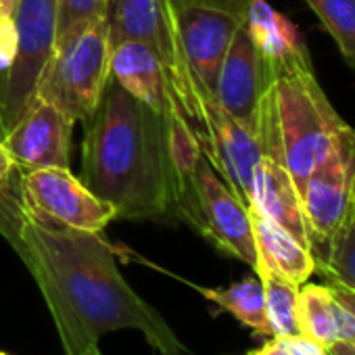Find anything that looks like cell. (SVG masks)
Masks as SVG:
<instances>
[{
  "mask_svg": "<svg viewBox=\"0 0 355 355\" xmlns=\"http://www.w3.org/2000/svg\"><path fill=\"white\" fill-rule=\"evenodd\" d=\"M0 234L36 280L65 355H84L115 330L140 332L159 355H189L163 315L128 284L101 234L42 220L19 197H0Z\"/></svg>",
  "mask_w": 355,
  "mask_h": 355,
  "instance_id": "1",
  "label": "cell"
},
{
  "mask_svg": "<svg viewBox=\"0 0 355 355\" xmlns=\"http://www.w3.org/2000/svg\"><path fill=\"white\" fill-rule=\"evenodd\" d=\"M82 182L123 220L175 216L178 171L167 115H161L109 78L88 119L82 144Z\"/></svg>",
  "mask_w": 355,
  "mask_h": 355,
  "instance_id": "2",
  "label": "cell"
},
{
  "mask_svg": "<svg viewBox=\"0 0 355 355\" xmlns=\"http://www.w3.org/2000/svg\"><path fill=\"white\" fill-rule=\"evenodd\" d=\"M347 128L315 80L313 67L274 73L263 98L257 140L261 153L280 161L301 195L307 178Z\"/></svg>",
  "mask_w": 355,
  "mask_h": 355,
  "instance_id": "3",
  "label": "cell"
},
{
  "mask_svg": "<svg viewBox=\"0 0 355 355\" xmlns=\"http://www.w3.org/2000/svg\"><path fill=\"white\" fill-rule=\"evenodd\" d=\"M109 59L107 17L101 13L55 38L36 84V96L53 103L71 123L88 121L111 78Z\"/></svg>",
  "mask_w": 355,
  "mask_h": 355,
  "instance_id": "4",
  "label": "cell"
},
{
  "mask_svg": "<svg viewBox=\"0 0 355 355\" xmlns=\"http://www.w3.org/2000/svg\"><path fill=\"white\" fill-rule=\"evenodd\" d=\"M175 216L189 222L222 253L257 270L249 207L222 180L203 148L195 161L178 171Z\"/></svg>",
  "mask_w": 355,
  "mask_h": 355,
  "instance_id": "5",
  "label": "cell"
},
{
  "mask_svg": "<svg viewBox=\"0 0 355 355\" xmlns=\"http://www.w3.org/2000/svg\"><path fill=\"white\" fill-rule=\"evenodd\" d=\"M105 17L111 46L121 40H138L157 53L178 105L195 128L205 88L187 61L167 0H107Z\"/></svg>",
  "mask_w": 355,
  "mask_h": 355,
  "instance_id": "6",
  "label": "cell"
},
{
  "mask_svg": "<svg viewBox=\"0 0 355 355\" xmlns=\"http://www.w3.org/2000/svg\"><path fill=\"white\" fill-rule=\"evenodd\" d=\"M197 82L214 94L226 51L245 26L251 0H167Z\"/></svg>",
  "mask_w": 355,
  "mask_h": 355,
  "instance_id": "7",
  "label": "cell"
},
{
  "mask_svg": "<svg viewBox=\"0 0 355 355\" xmlns=\"http://www.w3.org/2000/svg\"><path fill=\"white\" fill-rule=\"evenodd\" d=\"M15 53L0 88V115L11 128L36 96L40 71L53 53L59 0H19L13 13Z\"/></svg>",
  "mask_w": 355,
  "mask_h": 355,
  "instance_id": "8",
  "label": "cell"
},
{
  "mask_svg": "<svg viewBox=\"0 0 355 355\" xmlns=\"http://www.w3.org/2000/svg\"><path fill=\"white\" fill-rule=\"evenodd\" d=\"M301 203L315 255L355 216V130L351 125L307 178Z\"/></svg>",
  "mask_w": 355,
  "mask_h": 355,
  "instance_id": "9",
  "label": "cell"
},
{
  "mask_svg": "<svg viewBox=\"0 0 355 355\" xmlns=\"http://www.w3.org/2000/svg\"><path fill=\"white\" fill-rule=\"evenodd\" d=\"M19 201L42 220L94 234H101L117 218L111 203L98 199L65 167L24 171Z\"/></svg>",
  "mask_w": 355,
  "mask_h": 355,
  "instance_id": "10",
  "label": "cell"
},
{
  "mask_svg": "<svg viewBox=\"0 0 355 355\" xmlns=\"http://www.w3.org/2000/svg\"><path fill=\"white\" fill-rule=\"evenodd\" d=\"M195 132L205 157L222 175V180L249 207L253 173L263 157L255 134L226 113L207 90L199 101Z\"/></svg>",
  "mask_w": 355,
  "mask_h": 355,
  "instance_id": "11",
  "label": "cell"
},
{
  "mask_svg": "<svg viewBox=\"0 0 355 355\" xmlns=\"http://www.w3.org/2000/svg\"><path fill=\"white\" fill-rule=\"evenodd\" d=\"M274 82V71L263 59L247 28L232 38L220 65L214 98L249 132H257L263 98ZM257 138V136H255Z\"/></svg>",
  "mask_w": 355,
  "mask_h": 355,
  "instance_id": "12",
  "label": "cell"
},
{
  "mask_svg": "<svg viewBox=\"0 0 355 355\" xmlns=\"http://www.w3.org/2000/svg\"><path fill=\"white\" fill-rule=\"evenodd\" d=\"M71 128L73 123L53 103L34 96L21 117L9 128L3 144L15 167L26 171L42 167L69 169Z\"/></svg>",
  "mask_w": 355,
  "mask_h": 355,
  "instance_id": "13",
  "label": "cell"
},
{
  "mask_svg": "<svg viewBox=\"0 0 355 355\" xmlns=\"http://www.w3.org/2000/svg\"><path fill=\"white\" fill-rule=\"evenodd\" d=\"M111 78L134 98L161 115L182 111L178 105L167 73L157 53L138 40H121L111 46Z\"/></svg>",
  "mask_w": 355,
  "mask_h": 355,
  "instance_id": "14",
  "label": "cell"
},
{
  "mask_svg": "<svg viewBox=\"0 0 355 355\" xmlns=\"http://www.w3.org/2000/svg\"><path fill=\"white\" fill-rule=\"evenodd\" d=\"M249 207H253L268 220L282 226L303 247L311 251V236L303 214L301 195L293 182L291 173L280 161L266 155L261 157L253 173Z\"/></svg>",
  "mask_w": 355,
  "mask_h": 355,
  "instance_id": "15",
  "label": "cell"
},
{
  "mask_svg": "<svg viewBox=\"0 0 355 355\" xmlns=\"http://www.w3.org/2000/svg\"><path fill=\"white\" fill-rule=\"evenodd\" d=\"M245 28L274 73L311 65L299 28L278 13L268 0H251Z\"/></svg>",
  "mask_w": 355,
  "mask_h": 355,
  "instance_id": "16",
  "label": "cell"
},
{
  "mask_svg": "<svg viewBox=\"0 0 355 355\" xmlns=\"http://www.w3.org/2000/svg\"><path fill=\"white\" fill-rule=\"evenodd\" d=\"M249 218L257 247V270L268 268L297 286L305 284L307 278L315 272L313 253L303 247L291 232L253 207H249Z\"/></svg>",
  "mask_w": 355,
  "mask_h": 355,
  "instance_id": "17",
  "label": "cell"
},
{
  "mask_svg": "<svg viewBox=\"0 0 355 355\" xmlns=\"http://www.w3.org/2000/svg\"><path fill=\"white\" fill-rule=\"evenodd\" d=\"M197 291L207 301H211L214 305L236 318L243 326L253 330V334L272 338V328L266 313V293L257 274L241 282H234L230 286H222V288L197 286Z\"/></svg>",
  "mask_w": 355,
  "mask_h": 355,
  "instance_id": "18",
  "label": "cell"
},
{
  "mask_svg": "<svg viewBox=\"0 0 355 355\" xmlns=\"http://www.w3.org/2000/svg\"><path fill=\"white\" fill-rule=\"evenodd\" d=\"M340 303L328 284H301L299 288V324L305 336L322 343L326 349L338 343L336 313Z\"/></svg>",
  "mask_w": 355,
  "mask_h": 355,
  "instance_id": "19",
  "label": "cell"
},
{
  "mask_svg": "<svg viewBox=\"0 0 355 355\" xmlns=\"http://www.w3.org/2000/svg\"><path fill=\"white\" fill-rule=\"evenodd\" d=\"M266 293V313L272 328V338L303 334L299 324V288L286 278L278 276L268 268L255 272Z\"/></svg>",
  "mask_w": 355,
  "mask_h": 355,
  "instance_id": "20",
  "label": "cell"
},
{
  "mask_svg": "<svg viewBox=\"0 0 355 355\" xmlns=\"http://www.w3.org/2000/svg\"><path fill=\"white\" fill-rule=\"evenodd\" d=\"M313 257L315 270H320L328 282H336L355 291V216Z\"/></svg>",
  "mask_w": 355,
  "mask_h": 355,
  "instance_id": "21",
  "label": "cell"
},
{
  "mask_svg": "<svg viewBox=\"0 0 355 355\" xmlns=\"http://www.w3.org/2000/svg\"><path fill=\"white\" fill-rule=\"evenodd\" d=\"M334 38L340 55L355 67V0H305Z\"/></svg>",
  "mask_w": 355,
  "mask_h": 355,
  "instance_id": "22",
  "label": "cell"
},
{
  "mask_svg": "<svg viewBox=\"0 0 355 355\" xmlns=\"http://www.w3.org/2000/svg\"><path fill=\"white\" fill-rule=\"evenodd\" d=\"M107 0H59V21L57 36L65 34L73 26L105 13Z\"/></svg>",
  "mask_w": 355,
  "mask_h": 355,
  "instance_id": "23",
  "label": "cell"
},
{
  "mask_svg": "<svg viewBox=\"0 0 355 355\" xmlns=\"http://www.w3.org/2000/svg\"><path fill=\"white\" fill-rule=\"evenodd\" d=\"M291 355H330L328 349L313 340L311 336L305 334H295V336H278L276 338Z\"/></svg>",
  "mask_w": 355,
  "mask_h": 355,
  "instance_id": "24",
  "label": "cell"
},
{
  "mask_svg": "<svg viewBox=\"0 0 355 355\" xmlns=\"http://www.w3.org/2000/svg\"><path fill=\"white\" fill-rule=\"evenodd\" d=\"M328 286H330L334 299H336L345 309H349V311L355 315V291H351V288H347V286H343V284H336V282H328Z\"/></svg>",
  "mask_w": 355,
  "mask_h": 355,
  "instance_id": "25",
  "label": "cell"
},
{
  "mask_svg": "<svg viewBox=\"0 0 355 355\" xmlns=\"http://www.w3.org/2000/svg\"><path fill=\"white\" fill-rule=\"evenodd\" d=\"M13 169H15V163L9 155V150L5 148V144L0 142V189H3L13 175Z\"/></svg>",
  "mask_w": 355,
  "mask_h": 355,
  "instance_id": "26",
  "label": "cell"
},
{
  "mask_svg": "<svg viewBox=\"0 0 355 355\" xmlns=\"http://www.w3.org/2000/svg\"><path fill=\"white\" fill-rule=\"evenodd\" d=\"M245 355H291L276 338H270V340H266L261 347H257V349H251V351H247Z\"/></svg>",
  "mask_w": 355,
  "mask_h": 355,
  "instance_id": "27",
  "label": "cell"
},
{
  "mask_svg": "<svg viewBox=\"0 0 355 355\" xmlns=\"http://www.w3.org/2000/svg\"><path fill=\"white\" fill-rule=\"evenodd\" d=\"M17 3H19V0H0V21H11L13 19Z\"/></svg>",
  "mask_w": 355,
  "mask_h": 355,
  "instance_id": "28",
  "label": "cell"
},
{
  "mask_svg": "<svg viewBox=\"0 0 355 355\" xmlns=\"http://www.w3.org/2000/svg\"><path fill=\"white\" fill-rule=\"evenodd\" d=\"M328 353L330 355H355V345L338 340V343H334V345L328 347Z\"/></svg>",
  "mask_w": 355,
  "mask_h": 355,
  "instance_id": "29",
  "label": "cell"
},
{
  "mask_svg": "<svg viewBox=\"0 0 355 355\" xmlns=\"http://www.w3.org/2000/svg\"><path fill=\"white\" fill-rule=\"evenodd\" d=\"M7 134H9V128H7V123H5L3 115H0V142H5Z\"/></svg>",
  "mask_w": 355,
  "mask_h": 355,
  "instance_id": "30",
  "label": "cell"
},
{
  "mask_svg": "<svg viewBox=\"0 0 355 355\" xmlns=\"http://www.w3.org/2000/svg\"><path fill=\"white\" fill-rule=\"evenodd\" d=\"M84 355H103V351H101V347H94V349H90V351H86Z\"/></svg>",
  "mask_w": 355,
  "mask_h": 355,
  "instance_id": "31",
  "label": "cell"
},
{
  "mask_svg": "<svg viewBox=\"0 0 355 355\" xmlns=\"http://www.w3.org/2000/svg\"><path fill=\"white\" fill-rule=\"evenodd\" d=\"M0 355H9V353H5V351H0Z\"/></svg>",
  "mask_w": 355,
  "mask_h": 355,
  "instance_id": "32",
  "label": "cell"
}]
</instances>
